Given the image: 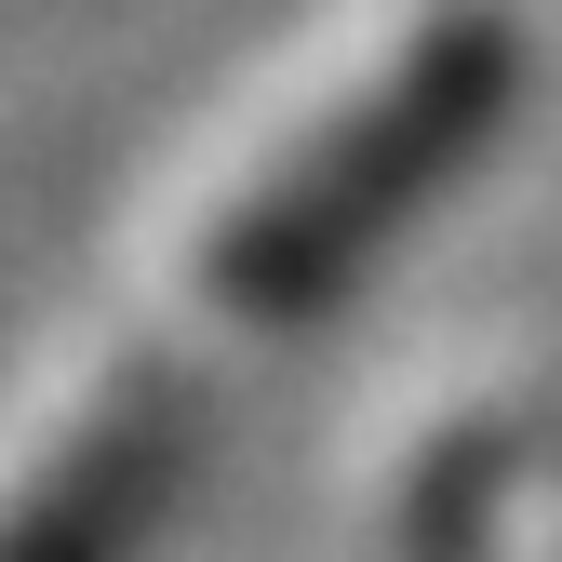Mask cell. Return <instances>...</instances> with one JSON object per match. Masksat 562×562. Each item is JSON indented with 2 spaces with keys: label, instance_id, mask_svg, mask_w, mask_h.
<instances>
[{
  "label": "cell",
  "instance_id": "6da1fadb",
  "mask_svg": "<svg viewBox=\"0 0 562 562\" xmlns=\"http://www.w3.org/2000/svg\"><path fill=\"white\" fill-rule=\"evenodd\" d=\"M469 121H482V41L442 27L429 54H402L375 94H348V121H322L295 161H268V188L241 201V228L215 241V281L228 295H295V281H322Z\"/></svg>",
  "mask_w": 562,
  "mask_h": 562
},
{
  "label": "cell",
  "instance_id": "7a4b0ae2",
  "mask_svg": "<svg viewBox=\"0 0 562 562\" xmlns=\"http://www.w3.org/2000/svg\"><path fill=\"white\" fill-rule=\"evenodd\" d=\"M148 469H161V402L108 389L81 429H67L54 482L0 496V562H108V536L134 522V496H148Z\"/></svg>",
  "mask_w": 562,
  "mask_h": 562
}]
</instances>
